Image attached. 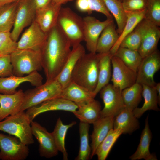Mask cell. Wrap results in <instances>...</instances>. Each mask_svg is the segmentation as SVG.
Returning a JSON list of instances; mask_svg holds the SVG:
<instances>
[{"mask_svg":"<svg viewBox=\"0 0 160 160\" xmlns=\"http://www.w3.org/2000/svg\"><path fill=\"white\" fill-rule=\"evenodd\" d=\"M71 47L70 42L57 25L47 33L41 51L46 81L55 79L60 73L71 51Z\"/></svg>","mask_w":160,"mask_h":160,"instance_id":"obj_1","label":"cell"},{"mask_svg":"<svg viewBox=\"0 0 160 160\" xmlns=\"http://www.w3.org/2000/svg\"><path fill=\"white\" fill-rule=\"evenodd\" d=\"M101 54L85 53L79 60L72 72L71 81L93 92L97 82Z\"/></svg>","mask_w":160,"mask_h":160,"instance_id":"obj_2","label":"cell"},{"mask_svg":"<svg viewBox=\"0 0 160 160\" xmlns=\"http://www.w3.org/2000/svg\"><path fill=\"white\" fill-rule=\"evenodd\" d=\"M57 26L73 47L84 41L83 18L69 7H61Z\"/></svg>","mask_w":160,"mask_h":160,"instance_id":"obj_3","label":"cell"},{"mask_svg":"<svg viewBox=\"0 0 160 160\" xmlns=\"http://www.w3.org/2000/svg\"><path fill=\"white\" fill-rule=\"evenodd\" d=\"M31 121L25 112H18L0 121V131L13 136L26 145L33 144Z\"/></svg>","mask_w":160,"mask_h":160,"instance_id":"obj_4","label":"cell"},{"mask_svg":"<svg viewBox=\"0 0 160 160\" xmlns=\"http://www.w3.org/2000/svg\"><path fill=\"white\" fill-rule=\"evenodd\" d=\"M10 57L14 75L23 76L43 69L41 51L17 49Z\"/></svg>","mask_w":160,"mask_h":160,"instance_id":"obj_5","label":"cell"},{"mask_svg":"<svg viewBox=\"0 0 160 160\" xmlns=\"http://www.w3.org/2000/svg\"><path fill=\"white\" fill-rule=\"evenodd\" d=\"M62 89L55 79L46 81L44 84L27 90L24 92L23 100L17 113L24 111L46 101L60 97Z\"/></svg>","mask_w":160,"mask_h":160,"instance_id":"obj_6","label":"cell"},{"mask_svg":"<svg viewBox=\"0 0 160 160\" xmlns=\"http://www.w3.org/2000/svg\"><path fill=\"white\" fill-rule=\"evenodd\" d=\"M27 145L17 137L0 133V159L24 160L28 157Z\"/></svg>","mask_w":160,"mask_h":160,"instance_id":"obj_7","label":"cell"},{"mask_svg":"<svg viewBox=\"0 0 160 160\" xmlns=\"http://www.w3.org/2000/svg\"><path fill=\"white\" fill-rule=\"evenodd\" d=\"M36 8L33 0H20L16 10L13 29L12 39L17 41L23 30L35 20Z\"/></svg>","mask_w":160,"mask_h":160,"instance_id":"obj_8","label":"cell"},{"mask_svg":"<svg viewBox=\"0 0 160 160\" xmlns=\"http://www.w3.org/2000/svg\"><path fill=\"white\" fill-rule=\"evenodd\" d=\"M120 89L113 84H108L100 90V97L102 99L104 107L101 110L100 118L113 116L125 108Z\"/></svg>","mask_w":160,"mask_h":160,"instance_id":"obj_9","label":"cell"},{"mask_svg":"<svg viewBox=\"0 0 160 160\" xmlns=\"http://www.w3.org/2000/svg\"><path fill=\"white\" fill-rule=\"evenodd\" d=\"M160 68V55L156 49L143 58L138 68L136 82L141 85L154 87L156 83L154 76Z\"/></svg>","mask_w":160,"mask_h":160,"instance_id":"obj_10","label":"cell"},{"mask_svg":"<svg viewBox=\"0 0 160 160\" xmlns=\"http://www.w3.org/2000/svg\"><path fill=\"white\" fill-rule=\"evenodd\" d=\"M84 41L87 49L90 52L96 53L98 38L103 30L113 22V18L100 21L95 17L88 16L83 18Z\"/></svg>","mask_w":160,"mask_h":160,"instance_id":"obj_11","label":"cell"},{"mask_svg":"<svg viewBox=\"0 0 160 160\" xmlns=\"http://www.w3.org/2000/svg\"><path fill=\"white\" fill-rule=\"evenodd\" d=\"M111 60L113 67L111 81L113 86L122 90L136 82L137 72L115 55H111Z\"/></svg>","mask_w":160,"mask_h":160,"instance_id":"obj_12","label":"cell"},{"mask_svg":"<svg viewBox=\"0 0 160 160\" xmlns=\"http://www.w3.org/2000/svg\"><path fill=\"white\" fill-rule=\"evenodd\" d=\"M31 126L32 134L39 144V152L42 157L47 158L57 156L58 151L51 133L38 122L32 121Z\"/></svg>","mask_w":160,"mask_h":160,"instance_id":"obj_13","label":"cell"},{"mask_svg":"<svg viewBox=\"0 0 160 160\" xmlns=\"http://www.w3.org/2000/svg\"><path fill=\"white\" fill-rule=\"evenodd\" d=\"M47 34L42 30L34 20L17 42V49L41 51Z\"/></svg>","mask_w":160,"mask_h":160,"instance_id":"obj_14","label":"cell"},{"mask_svg":"<svg viewBox=\"0 0 160 160\" xmlns=\"http://www.w3.org/2000/svg\"><path fill=\"white\" fill-rule=\"evenodd\" d=\"M141 22L143 26L142 38L138 51L143 58L157 49L160 38V29L159 26L144 19Z\"/></svg>","mask_w":160,"mask_h":160,"instance_id":"obj_15","label":"cell"},{"mask_svg":"<svg viewBox=\"0 0 160 160\" xmlns=\"http://www.w3.org/2000/svg\"><path fill=\"white\" fill-rule=\"evenodd\" d=\"M39 105H36L26 110V113L31 121L38 115L42 113L53 111L62 110L73 113L78 108L74 103L58 97L46 101Z\"/></svg>","mask_w":160,"mask_h":160,"instance_id":"obj_16","label":"cell"},{"mask_svg":"<svg viewBox=\"0 0 160 160\" xmlns=\"http://www.w3.org/2000/svg\"><path fill=\"white\" fill-rule=\"evenodd\" d=\"M43 77L38 71H35L27 75L19 76L12 75L0 78V93L11 94L15 93L20 85L25 82L30 83L35 87L43 84Z\"/></svg>","mask_w":160,"mask_h":160,"instance_id":"obj_17","label":"cell"},{"mask_svg":"<svg viewBox=\"0 0 160 160\" xmlns=\"http://www.w3.org/2000/svg\"><path fill=\"white\" fill-rule=\"evenodd\" d=\"M95 96L93 92L71 81L63 88L60 97L75 103L79 107L88 103Z\"/></svg>","mask_w":160,"mask_h":160,"instance_id":"obj_18","label":"cell"},{"mask_svg":"<svg viewBox=\"0 0 160 160\" xmlns=\"http://www.w3.org/2000/svg\"><path fill=\"white\" fill-rule=\"evenodd\" d=\"M61 5L52 2L44 8L36 10L35 20L42 30L47 33L57 25Z\"/></svg>","mask_w":160,"mask_h":160,"instance_id":"obj_19","label":"cell"},{"mask_svg":"<svg viewBox=\"0 0 160 160\" xmlns=\"http://www.w3.org/2000/svg\"><path fill=\"white\" fill-rule=\"evenodd\" d=\"M24 92L20 89L15 93H0V121L7 117L17 113L24 98Z\"/></svg>","mask_w":160,"mask_h":160,"instance_id":"obj_20","label":"cell"},{"mask_svg":"<svg viewBox=\"0 0 160 160\" xmlns=\"http://www.w3.org/2000/svg\"><path fill=\"white\" fill-rule=\"evenodd\" d=\"M113 116L100 117L94 122L92 139L91 159L95 155L96 150L109 131L113 128Z\"/></svg>","mask_w":160,"mask_h":160,"instance_id":"obj_21","label":"cell"},{"mask_svg":"<svg viewBox=\"0 0 160 160\" xmlns=\"http://www.w3.org/2000/svg\"><path fill=\"white\" fill-rule=\"evenodd\" d=\"M72 47L63 68L56 79L63 88L71 81L73 70L79 59L85 53V49L81 44Z\"/></svg>","mask_w":160,"mask_h":160,"instance_id":"obj_22","label":"cell"},{"mask_svg":"<svg viewBox=\"0 0 160 160\" xmlns=\"http://www.w3.org/2000/svg\"><path fill=\"white\" fill-rule=\"evenodd\" d=\"M140 127L139 122L132 111L124 108L114 117L113 128L123 134H131Z\"/></svg>","mask_w":160,"mask_h":160,"instance_id":"obj_23","label":"cell"},{"mask_svg":"<svg viewBox=\"0 0 160 160\" xmlns=\"http://www.w3.org/2000/svg\"><path fill=\"white\" fill-rule=\"evenodd\" d=\"M147 116L145 123V127L142 131L140 141L135 152L129 157L132 160L144 159L145 160H157L156 156L150 153L149 151L150 143L152 135L150 129Z\"/></svg>","mask_w":160,"mask_h":160,"instance_id":"obj_24","label":"cell"},{"mask_svg":"<svg viewBox=\"0 0 160 160\" xmlns=\"http://www.w3.org/2000/svg\"><path fill=\"white\" fill-rule=\"evenodd\" d=\"M119 36L113 22L108 25L103 30L98 38L96 52L104 54L109 52L117 41Z\"/></svg>","mask_w":160,"mask_h":160,"instance_id":"obj_25","label":"cell"},{"mask_svg":"<svg viewBox=\"0 0 160 160\" xmlns=\"http://www.w3.org/2000/svg\"><path fill=\"white\" fill-rule=\"evenodd\" d=\"M101 110L100 103L94 99L78 107L73 113L80 121L93 124L100 118Z\"/></svg>","mask_w":160,"mask_h":160,"instance_id":"obj_26","label":"cell"},{"mask_svg":"<svg viewBox=\"0 0 160 160\" xmlns=\"http://www.w3.org/2000/svg\"><path fill=\"white\" fill-rule=\"evenodd\" d=\"M142 96L144 99V103L140 108L137 107L133 111L135 116L137 119L140 118L146 111L153 110L158 111V94L154 87H151L142 85Z\"/></svg>","mask_w":160,"mask_h":160,"instance_id":"obj_27","label":"cell"},{"mask_svg":"<svg viewBox=\"0 0 160 160\" xmlns=\"http://www.w3.org/2000/svg\"><path fill=\"white\" fill-rule=\"evenodd\" d=\"M111 57L110 52L101 54L99 64L97 84L93 92L96 96L103 87L108 84L110 80L111 77Z\"/></svg>","mask_w":160,"mask_h":160,"instance_id":"obj_28","label":"cell"},{"mask_svg":"<svg viewBox=\"0 0 160 160\" xmlns=\"http://www.w3.org/2000/svg\"><path fill=\"white\" fill-rule=\"evenodd\" d=\"M145 11L146 9L139 12L126 13L127 19L124 27L120 34L117 41L110 50L111 55L116 53L124 39L131 32L144 18Z\"/></svg>","mask_w":160,"mask_h":160,"instance_id":"obj_29","label":"cell"},{"mask_svg":"<svg viewBox=\"0 0 160 160\" xmlns=\"http://www.w3.org/2000/svg\"><path fill=\"white\" fill-rule=\"evenodd\" d=\"M76 124L73 121L68 124H64L60 118L57 121L53 131L52 132L54 140L58 151L61 152L63 159H68V154L65 146V140L67 132L70 128Z\"/></svg>","mask_w":160,"mask_h":160,"instance_id":"obj_30","label":"cell"},{"mask_svg":"<svg viewBox=\"0 0 160 160\" xmlns=\"http://www.w3.org/2000/svg\"><path fill=\"white\" fill-rule=\"evenodd\" d=\"M142 86L136 82L123 89L121 94L125 108L133 111L137 107L142 99Z\"/></svg>","mask_w":160,"mask_h":160,"instance_id":"obj_31","label":"cell"},{"mask_svg":"<svg viewBox=\"0 0 160 160\" xmlns=\"http://www.w3.org/2000/svg\"><path fill=\"white\" fill-rule=\"evenodd\" d=\"M19 1L0 7V32H10L13 28Z\"/></svg>","mask_w":160,"mask_h":160,"instance_id":"obj_32","label":"cell"},{"mask_svg":"<svg viewBox=\"0 0 160 160\" xmlns=\"http://www.w3.org/2000/svg\"><path fill=\"white\" fill-rule=\"evenodd\" d=\"M110 13L114 17L117 23V31L120 35L126 23L127 16L122 3L119 0H103Z\"/></svg>","mask_w":160,"mask_h":160,"instance_id":"obj_33","label":"cell"},{"mask_svg":"<svg viewBox=\"0 0 160 160\" xmlns=\"http://www.w3.org/2000/svg\"><path fill=\"white\" fill-rule=\"evenodd\" d=\"M119 129H111L97 147L95 155L98 160H105L107 158L113 145L120 136L122 134Z\"/></svg>","mask_w":160,"mask_h":160,"instance_id":"obj_34","label":"cell"},{"mask_svg":"<svg viewBox=\"0 0 160 160\" xmlns=\"http://www.w3.org/2000/svg\"><path fill=\"white\" fill-rule=\"evenodd\" d=\"M114 55L129 68L137 73L143 59L137 51L119 47Z\"/></svg>","mask_w":160,"mask_h":160,"instance_id":"obj_35","label":"cell"},{"mask_svg":"<svg viewBox=\"0 0 160 160\" xmlns=\"http://www.w3.org/2000/svg\"><path fill=\"white\" fill-rule=\"evenodd\" d=\"M89 124L80 121L79 128L80 145L76 160H88L90 157L91 150L89 143Z\"/></svg>","mask_w":160,"mask_h":160,"instance_id":"obj_36","label":"cell"},{"mask_svg":"<svg viewBox=\"0 0 160 160\" xmlns=\"http://www.w3.org/2000/svg\"><path fill=\"white\" fill-rule=\"evenodd\" d=\"M143 26L141 21L135 29L121 41L119 47L138 51L142 38Z\"/></svg>","mask_w":160,"mask_h":160,"instance_id":"obj_37","label":"cell"},{"mask_svg":"<svg viewBox=\"0 0 160 160\" xmlns=\"http://www.w3.org/2000/svg\"><path fill=\"white\" fill-rule=\"evenodd\" d=\"M144 19L160 25V0H147Z\"/></svg>","mask_w":160,"mask_h":160,"instance_id":"obj_38","label":"cell"},{"mask_svg":"<svg viewBox=\"0 0 160 160\" xmlns=\"http://www.w3.org/2000/svg\"><path fill=\"white\" fill-rule=\"evenodd\" d=\"M17 49V43L11 36L10 32H0V53L10 55Z\"/></svg>","mask_w":160,"mask_h":160,"instance_id":"obj_39","label":"cell"},{"mask_svg":"<svg viewBox=\"0 0 160 160\" xmlns=\"http://www.w3.org/2000/svg\"><path fill=\"white\" fill-rule=\"evenodd\" d=\"M124 9L126 13L137 12L146 9L147 0H122Z\"/></svg>","mask_w":160,"mask_h":160,"instance_id":"obj_40","label":"cell"},{"mask_svg":"<svg viewBox=\"0 0 160 160\" xmlns=\"http://www.w3.org/2000/svg\"><path fill=\"white\" fill-rule=\"evenodd\" d=\"M13 75L12 66L11 63L10 55L0 56V78Z\"/></svg>","mask_w":160,"mask_h":160,"instance_id":"obj_41","label":"cell"},{"mask_svg":"<svg viewBox=\"0 0 160 160\" xmlns=\"http://www.w3.org/2000/svg\"><path fill=\"white\" fill-rule=\"evenodd\" d=\"M91 10L104 15L108 18H113L111 14L106 8L103 0H87Z\"/></svg>","mask_w":160,"mask_h":160,"instance_id":"obj_42","label":"cell"},{"mask_svg":"<svg viewBox=\"0 0 160 160\" xmlns=\"http://www.w3.org/2000/svg\"><path fill=\"white\" fill-rule=\"evenodd\" d=\"M76 5L78 10L81 12L89 14L92 12L87 0H76Z\"/></svg>","mask_w":160,"mask_h":160,"instance_id":"obj_43","label":"cell"},{"mask_svg":"<svg viewBox=\"0 0 160 160\" xmlns=\"http://www.w3.org/2000/svg\"><path fill=\"white\" fill-rule=\"evenodd\" d=\"M36 10L45 7L49 5L52 0H33Z\"/></svg>","mask_w":160,"mask_h":160,"instance_id":"obj_44","label":"cell"},{"mask_svg":"<svg viewBox=\"0 0 160 160\" xmlns=\"http://www.w3.org/2000/svg\"><path fill=\"white\" fill-rule=\"evenodd\" d=\"M73 0H52L51 2L53 4L62 5L68 2L71 1Z\"/></svg>","mask_w":160,"mask_h":160,"instance_id":"obj_45","label":"cell"},{"mask_svg":"<svg viewBox=\"0 0 160 160\" xmlns=\"http://www.w3.org/2000/svg\"><path fill=\"white\" fill-rule=\"evenodd\" d=\"M20 0H0V7L13 3Z\"/></svg>","mask_w":160,"mask_h":160,"instance_id":"obj_46","label":"cell"},{"mask_svg":"<svg viewBox=\"0 0 160 160\" xmlns=\"http://www.w3.org/2000/svg\"><path fill=\"white\" fill-rule=\"evenodd\" d=\"M154 87L157 92L158 100V103L160 105V83H156Z\"/></svg>","mask_w":160,"mask_h":160,"instance_id":"obj_47","label":"cell"},{"mask_svg":"<svg viewBox=\"0 0 160 160\" xmlns=\"http://www.w3.org/2000/svg\"><path fill=\"white\" fill-rule=\"evenodd\" d=\"M1 55H1V54L0 53V56H1Z\"/></svg>","mask_w":160,"mask_h":160,"instance_id":"obj_48","label":"cell"}]
</instances>
